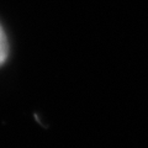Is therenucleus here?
I'll return each mask as SVG.
<instances>
[{"mask_svg":"<svg viewBox=\"0 0 148 148\" xmlns=\"http://www.w3.org/2000/svg\"><path fill=\"white\" fill-rule=\"evenodd\" d=\"M8 51H9V47H8L6 36H5V34H4L1 26H0V66H1V64L6 61Z\"/></svg>","mask_w":148,"mask_h":148,"instance_id":"obj_1","label":"nucleus"}]
</instances>
